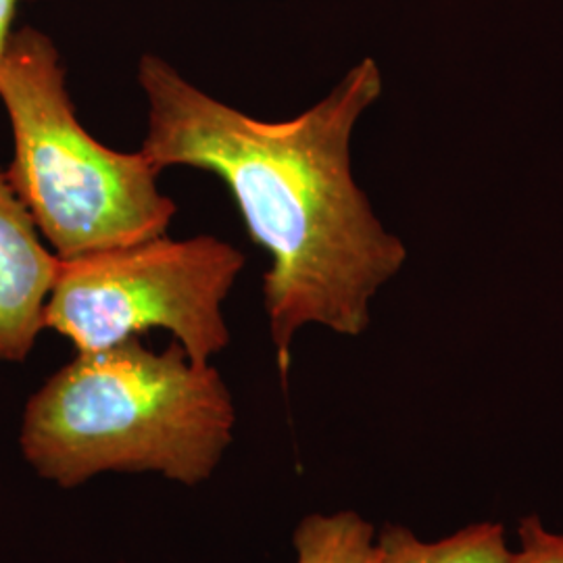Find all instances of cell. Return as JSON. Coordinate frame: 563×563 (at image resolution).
Returning <instances> with one entry per match:
<instances>
[{"mask_svg":"<svg viewBox=\"0 0 563 563\" xmlns=\"http://www.w3.org/2000/svg\"><path fill=\"white\" fill-rule=\"evenodd\" d=\"M0 102L11 121V186L60 262L167 234L178 205L141 151L120 153L81 123L51 36L13 30L0 55Z\"/></svg>","mask_w":563,"mask_h":563,"instance_id":"3","label":"cell"},{"mask_svg":"<svg viewBox=\"0 0 563 563\" xmlns=\"http://www.w3.org/2000/svg\"><path fill=\"white\" fill-rule=\"evenodd\" d=\"M520 549L509 563H563V532L544 528L543 520L534 514L526 516L518 523Z\"/></svg>","mask_w":563,"mask_h":563,"instance_id":"8","label":"cell"},{"mask_svg":"<svg viewBox=\"0 0 563 563\" xmlns=\"http://www.w3.org/2000/svg\"><path fill=\"white\" fill-rule=\"evenodd\" d=\"M501 523H470L441 541H422L409 528L388 523L376 534L374 563H509Z\"/></svg>","mask_w":563,"mask_h":563,"instance_id":"6","label":"cell"},{"mask_svg":"<svg viewBox=\"0 0 563 563\" xmlns=\"http://www.w3.org/2000/svg\"><path fill=\"white\" fill-rule=\"evenodd\" d=\"M234 401L211 363L141 339L76 353L25 405L20 444L36 474L76 488L104 472L197 486L232 443Z\"/></svg>","mask_w":563,"mask_h":563,"instance_id":"2","label":"cell"},{"mask_svg":"<svg viewBox=\"0 0 563 563\" xmlns=\"http://www.w3.org/2000/svg\"><path fill=\"white\" fill-rule=\"evenodd\" d=\"M15 15H18V0H0V55L13 34Z\"/></svg>","mask_w":563,"mask_h":563,"instance_id":"9","label":"cell"},{"mask_svg":"<svg viewBox=\"0 0 563 563\" xmlns=\"http://www.w3.org/2000/svg\"><path fill=\"white\" fill-rule=\"evenodd\" d=\"M244 263L234 244L209 234H163L59 262L44 323L78 353L165 330L190 362L211 363L230 344L223 302Z\"/></svg>","mask_w":563,"mask_h":563,"instance_id":"4","label":"cell"},{"mask_svg":"<svg viewBox=\"0 0 563 563\" xmlns=\"http://www.w3.org/2000/svg\"><path fill=\"white\" fill-rule=\"evenodd\" d=\"M136 80L148 115L139 148L159 172L192 167L225 184L249 236L269 255L263 305L282 378L299 330L342 336L369 325V302L407 262L353 178L351 139L383 95V74L363 59L322 101L292 120H255L144 53Z\"/></svg>","mask_w":563,"mask_h":563,"instance_id":"1","label":"cell"},{"mask_svg":"<svg viewBox=\"0 0 563 563\" xmlns=\"http://www.w3.org/2000/svg\"><path fill=\"white\" fill-rule=\"evenodd\" d=\"M292 543L297 563L376 562V530L355 511L305 516Z\"/></svg>","mask_w":563,"mask_h":563,"instance_id":"7","label":"cell"},{"mask_svg":"<svg viewBox=\"0 0 563 563\" xmlns=\"http://www.w3.org/2000/svg\"><path fill=\"white\" fill-rule=\"evenodd\" d=\"M59 262L0 167V363L32 353Z\"/></svg>","mask_w":563,"mask_h":563,"instance_id":"5","label":"cell"}]
</instances>
